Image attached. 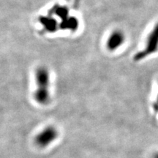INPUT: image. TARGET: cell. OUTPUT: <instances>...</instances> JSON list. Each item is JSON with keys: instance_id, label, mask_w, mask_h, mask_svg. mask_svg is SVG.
<instances>
[{"instance_id": "obj_1", "label": "cell", "mask_w": 158, "mask_h": 158, "mask_svg": "<svg viewBox=\"0 0 158 158\" xmlns=\"http://www.w3.org/2000/svg\"><path fill=\"white\" fill-rule=\"evenodd\" d=\"M36 89L34 92V99L40 105H46L50 100L51 74L48 68L38 67L35 72Z\"/></svg>"}, {"instance_id": "obj_2", "label": "cell", "mask_w": 158, "mask_h": 158, "mask_svg": "<svg viewBox=\"0 0 158 158\" xmlns=\"http://www.w3.org/2000/svg\"><path fill=\"white\" fill-rule=\"evenodd\" d=\"M158 51V22L154 26L146 40V44L141 51L134 55L133 60L139 62Z\"/></svg>"}, {"instance_id": "obj_3", "label": "cell", "mask_w": 158, "mask_h": 158, "mask_svg": "<svg viewBox=\"0 0 158 158\" xmlns=\"http://www.w3.org/2000/svg\"><path fill=\"white\" fill-rule=\"evenodd\" d=\"M58 137V131L54 127L48 126L37 134L35 138V143L40 148H45Z\"/></svg>"}, {"instance_id": "obj_4", "label": "cell", "mask_w": 158, "mask_h": 158, "mask_svg": "<svg viewBox=\"0 0 158 158\" xmlns=\"http://www.w3.org/2000/svg\"><path fill=\"white\" fill-rule=\"evenodd\" d=\"M125 42V35L122 30L116 29L110 33L106 45L110 51H115L120 48Z\"/></svg>"}, {"instance_id": "obj_5", "label": "cell", "mask_w": 158, "mask_h": 158, "mask_svg": "<svg viewBox=\"0 0 158 158\" xmlns=\"http://www.w3.org/2000/svg\"><path fill=\"white\" fill-rule=\"evenodd\" d=\"M40 24L44 27L46 30L48 32H55L58 29V25H57V21L54 18L52 17H40Z\"/></svg>"}, {"instance_id": "obj_6", "label": "cell", "mask_w": 158, "mask_h": 158, "mask_svg": "<svg viewBox=\"0 0 158 158\" xmlns=\"http://www.w3.org/2000/svg\"><path fill=\"white\" fill-rule=\"evenodd\" d=\"M78 20L74 16H68L67 19L63 20L61 23L60 28L63 30L76 31L78 28Z\"/></svg>"}, {"instance_id": "obj_7", "label": "cell", "mask_w": 158, "mask_h": 158, "mask_svg": "<svg viewBox=\"0 0 158 158\" xmlns=\"http://www.w3.org/2000/svg\"><path fill=\"white\" fill-rule=\"evenodd\" d=\"M154 108H155V110H157L158 111V93L157 97V102H156V103L154 104Z\"/></svg>"}, {"instance_id": "obj_8", "label": "cell", "mask_w": 158, "mask_h": 158, "mask_svg": "<svg viewBox=\"0 0 158 158\" xmlns=\"http://www.w3.org/2000/svg\"><path fill=\"white\" fill-rule=\"evenodd\" d=\"M153 158H158V153L155 154V155H154V157Z\"/></svg>"}]
</instances>
